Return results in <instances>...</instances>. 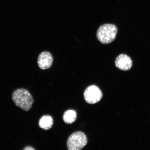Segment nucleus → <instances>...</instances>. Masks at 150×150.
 I'll use <instances>...</instances> for the list:
<instances>
[{
	"instance_id": "1",
	"label": "nucleus",
	"mask_w": 150,
	"mask_h": 150,
	"mask_svg": "<svg viewBox=\"0 0 150 150\" xmlns=\"http://www.w3.org/2000/svg\"><path fill=\"white\" fill-rule=\"evenodd\" d=\"M12 98L16 105L25 111L31 109L34 102L32 96L27 90L20 88L15 90Z\"/></svg>"
},
{
	"instance_id": "2",
	"label": "nucleus",
	"mask_w": 150,
	"mask_h": 150,
	"mask_svg": "<svg viewBox=\"0 0 150 150\" xmlns=\"http://www.w3.org/2000/svg\"><path fill=\"white\" fill-rule=\"evenodd\" d=\"M117 30V28L114 24H103L99 27L97 30V39L102 44H110L115 40Z\"/></svg>"
},
{
	"instance_id": "3",
	"label": "nucleus",
	"mask_w": 150,
	"mask_h": 150,
	"mask_svg": "<svg viewBox=\"0 0 150 150\" xmlns=\"http://www.w3.org/2000/svg\"><path fill=\"white\" fill-rule=\"evenodd\" d=\"M88 142L87 137L81 131H76L69 137L67 142L69 150H80L85 147Z\"/></svg>"
},
{
	"instance_id": "4",
	"label": "nucleus",
	"mask_w": 150,
	"mask_h": 150,
	"mask_svg": "<svg viewBox=\"0 0 150 150\" xmlns=\"http://www.w3.org/2000/svg\"><path fill=\"white\" fill-rule=\"evenodd\" d=\"M84 97L86 102L89 104H95L102 99L103 93L97 86L92 85L87 88L84 91Z\"/></svg>"
},
{
	"instance_id": "5",
	"label": "nucleus",
	"mask_w": 150,
	"mask_h": 150,
	"mask_svg": "<svg viewBox=\"0 0 150 150\" xmlns=\"http://www.w3.org/2000/svg\"><path fill=\"white\" fill-rule=\"evenodd\" d=\"M116 67L120 70L127 71L130 70L132 66V62L128 56L121 54L116 58L115 61Z\"/></svg>"
},
{
	"instance_id": "6",
	"label": "nucleus",
	"mask_w": 150,
	"mask_h": 150,
	"mask_svg": "<svg viewBox=\"0 0 150 150\" xmlns=\"http://www.w3.org/2000/svg\"><path fill=\"white\" fill-rule=\"evenodd\" d=\"M53 60L52 54L50 52H44L39 55L38 64L40 69L46 70L51 67Z\"/></svg>"
},
{
	"instance_id": "7",
	"label": "nucleus",
	"mask_w": 150,
	"mask_h": 150,
	"mask_svg": "<svg viewBox=\"0 0 150 150\" xmlns=\"http://www.w3.org/2000/svg\"><path fill=\"white\" fill-rule=\"evenodd\" d=\"M53 119L51 116L45 115L39 120V126L40 128L47 130L52 128L53 125Z\"/></svg>"
},
{
	"instance_id": "8",
	"label": "nucleus",
	"mask_w": 150,
	"mask_h": 150,
	"mask_svg": "<svg viewBox=\"0 0 150 150\" xmlns=\"http://www.w3.org/2000/svg\"><path fill=\"white\" fill-rule=\"evenodd\" d=\"M77 118V114L74 110H68L64 114L63 119L64 121L67 124H71L76 121Z\"/></svg>"
},
{
	"instance_id": "9",
	"label": "nucleus",
	"mask_w": 150,
	"mask_h": 150,
	"mask_svg": "<svg viewBox=\"0 0 150 150\" xmlns=\"http://www.w3.org/2000/svg\"><path fill=\"white\" fill-rule=\"evenodd\" d=\"M24 150H35V149H34L33 147H31V146H27V147H26L24 149H23Z\"/></svg>"
}]
</instances>
